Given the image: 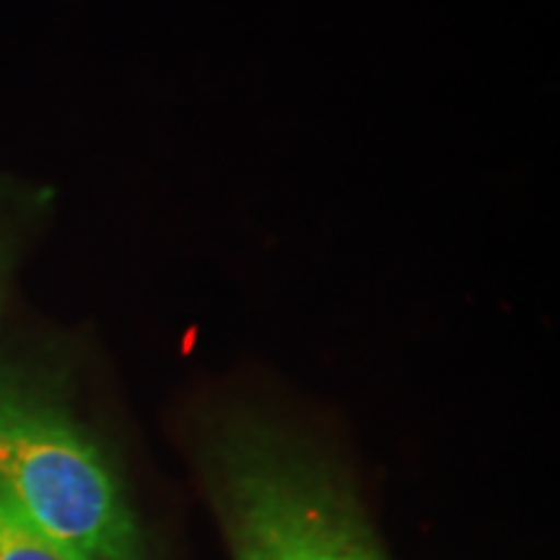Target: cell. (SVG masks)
I'll list each match as a JSON object with an SVG mask.
<instances>
[{
    "label": "cell",
    "instance_id": "obj_1",
    "mask_svg": "<svg viewBox=\"0 0 560 560\" xmlns=\"http://www.w3.org/2000/svg\"><path fill=\"white\" fill-rule=\"evenodd\" d=\"M0 499L83 560H132L130 516L100 454L16 389H0Z\"/></svg>",
    "mask_w": 560,
    "mask_h": 560
},
{
    "label": "cell",
    "instance_id": "obj_2",
    "mask_svg": "<svg viewBox=\"0 0 560 560\" xmlns=\"http://www.w3.org/2000/svg\"><path fill=\"white\" fill-rule=\"evenodd\" d=\"M361 548L322 495L276 465L252 462L240 482L242 560H355Z\"/></svg>",
    "mask_w": 560,
    "mask_h": 560
},
{
    "label": "cell",
    "instance_id": "obj_3",
    "mask_svg": "<svg viewBox=\"0 0 560 560\" xmlns=\"http://www.w3.org/2000/svg\"><path fill=\"white\" fill-rule=\"evenodd\" d=\"M0 560H83L0 499Z\"/></svg>",
    "mask_w": 560,
    "mask_h": 560
},
{
    "label": "cell",
    "instance_id": "obj_4",
    "mask_svg": "<svg viewBox=\"0 0 560 560\" xmlns=\"http://www.w3.org/2000/svg\"><path fill=\"white\" fill-rule=\"evenodd\" d=\"M355 560H374V558H371V556H366V552H361V556H359V558H355Z\"/></svg>",
    "mask_w": 560,
    "mask_h": 560
}]
</instances>
